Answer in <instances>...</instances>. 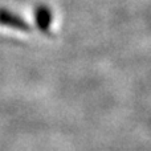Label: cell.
Masks as SVG:
<instances>
[{
	"mask_svg": "<svg viewBox=\"0 0 151 151\" xmlns=\"http://www.w3.org/2000/svg\"><path fill=\"white\" fill-rule=\"evenodd\" d=\"M33 15L37 29L44 35H50V28H52V21H53L52 9L45 4H39L35 8Z\"/></svg>",
	"mask_w": 151,
	"mask_h": 151,
	"instance_id": "obj_2",
	"label": "cell"
},
{
	"mask_svg": "<svg viewBox=\"0 0 151 151\" xmlns=\"http://www.w3.org/2000/svg\"><path fill=\"white\" fill-rule=\"evenodd\" d=\"M0 25L11 29H16L20 32H31L32 27L27 20H24L20 15L15 13L11 9L0 8Z\"/></svg>",
	"mask_w": 151,
	"mask_h": 151,
	"instance_id": "obj_1",
	"label": "cell"
}]
</instances>
